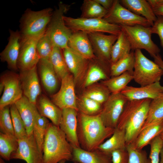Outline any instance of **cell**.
<instances>
[{
	"label": "cell",
	"mask_w": 163,
	"mask_h": 163,
	"mask_svg": "<svg viewBox=\"0 0 163 163\" xmlns=\"http://www.w3.org/2000/svg\"><path fill=\"white\" fill-rule=\"evenodd\" d=\"M115 129L106 126L98 114L89 115L78 112L77 133L80 147L92 151L97 149Z\"/></svg>",
	"instance_id": "cell-1"
},
{
	"label": "cell",
	"mask_w": 163,
	"mask_h": 163,
	"mask_svg": "<svg viewBox=\"0 0 163 163\" xmlns=\"http://www.w3.org/2000/svg\"><path fill=\"white\" fill-rule=\"evenodd\" d=\"M151 100H128L126 103L116 127L125 130L126 144L133 143L141 131Z\"/></svg>",
	"instance_id": "cell-2"
},
{
	"label": "cell",
	"mask_w": 163,
	"mask_h": 163,
	"mask_svg": "<svg viewBox=\"0 0 163 163\" xmlns=\"http://www.w3.org/2000/svg\"><path fill=\"white\" fill-rule=\"evenodd\" d=\"M73 149L59 126L50 123L43 145V163L71 161Z\"/></svg>",
	"instance_id": "cell-3"
},
{
	"label": "cell",
	"mask_w": 163,
	"mask_h": 163,
	"mask_svg": "<svg viewBox=\"0 0 163 163\" xmlns=\"http://www.w3.org/2000/svg\"><path fill=\"white\" fill-rule=\"evenodd\" d=\"M53 13L52 9L50 8L39 11L27 9L20 20V42L43 34Z\"/></svg>",
	"instance_id": "cell-4"
},
{
	"label": "cell",
	"mask_w": 163,
	"mask_h": 163,
	"mask_svg": "<svg viewBox=\"0 0 163 163\" xmlns=\"http://www.w3.org/2000/svg\"><path fill=\"white\" fill-rule=\"evenodd\" d=\"M134 55L133 74L134 81L141 86L159 82L163 75V69L146 57L141 50H135Z\"/></svg>",
	"instance_id": "cell-5"
},
{
	"label": "cell",
	"mask_w": 163,
	"mask_h": 163,
	"mask_svg": "<svg viewBox=\"0 0 163 163\" xmlns=\"http://www.w3.org/2000/svg\"><path fill=\"white\" fill-rule=\"evenodd\" d=\"M69 6L60 2L58 7L53 12L46 32L50 37L54 45L62 50L68 46L69 39L73 32L66 25L64 19V14Z\"/></svg>",
	"instance_id": "cell-6"
},
{
	"label": "cell",
	"mask_w": 163,
	"mask_h": 163,
	"mask_svg": "<svg viewBox=\"0 0 163 163\" xmlns=\"http://www.w3.org/2000/svg\"><path fill=\"white\" fill-rule=\"evenodd\" d=\"M120 26L129 42L132 51L144 49L153 58L159 54L160 49L151 39V27L140 25Z\"/></svg>",
	"instance_id": "cell-7"
},
{
	"label": "cell",
	"mask_w": 163,
	"mask_h": 163,
	"mask_svg": "<svg viewBox=\"0 0 163 163\" xmlns=\"http://www.w3.org/2000/svg\"><path fill=\"white\" fill-rule=\"evenodd\" d=\"M64 19L66 25L73 32L106 33L119 35L122 31L120 26L110 23L103 18H74L64 16Z\"/></svg>",
	"instance_id": "cell-8"
},
{
	"label": "cell",
	"mask_w": 163,
	"mask_h": 163,
	"mask_svg": "<svg viewBox=\"0 0 163 163\" xmlns=\"http://www.w3.org/2000/svg\"><path fill=\"white\" fill-rule=\"evenodd\" d=\"M103 19L110 23L120 26L140 25L152 27L150 23L145 18L132 12L117 0L114 1L112 7Z\"/></svg>",
	"instance_id": "cell-9"
},
{
	"label": "cell",
	"mask_w": 163,
	"mask_h": 163,
	"mask_svg": "<svg viewBox=\"0 0 163 163\" xmlns=\"http://www.w3.org/2000/svg\"><path fill=\"white\" fill-rule=\"evenodd\" d=\"M121 92L111 93L103 104L98 113L104 124L107 127L115 129L124 107L128 101Z\"/></svg>",
	"instance_id": "cell-10"
},
{
	"label": "cell",
	"mask_w": 163,
	"mask_h": 163,
	"mask_svg": "<svg viewBox=\"0 0 163 163\" xmlns=\"http://www.w3.org/2000/svg\"><path fill=\"white\" fill-rule=\"evenodd\" d=\"M59 90L51 96L52 102L62 110L71 108L78 111L75 92V82L72 75L69 74L61 80Z\"/></svg>",
	"instance_id": "cell-11"
},
{
	"label": "cell",
	"mask_w": 163,
	"mask_h": 163,
	"mask_svg": "<svg viewBox=\"0 0 163 163\" xmlns=\"http://www.w3.org/2000/svg\"><path fill=\"white\" fill-rule=\"evenodd\" d=\"M1 81L4 89L0 100V110L14 104L23 95L19 75L7 73L2 77Z\"/></svg>",
	"instance_id": "cell-12"
},
{
	"label": "cell",
	"mask_w": 163,
	"mask_h": 163,
	"mask_svg": "<svg viewBox=\"0 0 163 163\" xmlns=\"http://www.w3.org/2000/svg\"><path fill=\"white\" fill-rule=\"evenodd\" d=\"M17 141L18 148L12 154L11 159H21L27 163H43V154L39 150L33 134Z\"/></svg>",
	"instance_id": "cell-13"
},
{
	"label": "cell",
	"mask_w": 163,
	"mask_h": 163,
	"mask_svg": "<svg viewBox=\"0 0 163 163\" xmlns=\"http://www.w3.org/2000/svg\"><path fill=\"white\" fill-rule=\"evenodd\" d=\"M41 36L20 42L21 47L17 66L20 71L37 66L40 59L37 50V45Z\"/></svg>",
	"instance_id": "cell-14"
},
{
	"label": "cell",
	"mask_w": 163,
	"mask_h": 163,
	"mask_svg": "<svg viewBox=\"0 0 163 163\" xmlns=\"http://www.w3.org/2000/svg\"><path fill=\"white\" fill-rule=\"evenodd\" d=\"M19 75L23 95L31 103L36 105L41 92L37 66L21 71Z\"/></svg>",
	"instance_id": "cell-15"
},
{
	"label": "cell",
	"mask_w": 163,
	"mask_h": 163,
	"mask_svg": "<svg viewBox=\"0 0 163 163\" xmlns=\"http://www.w3.org/2000/svg\"><path fill=\"white\" fill-rule=\"evenodd\" d=\"M88 35L94 52H96L103 61L110 64L111 49L118 35L101 33H90Z\"/></svg>",
	"instance_id": "cell-16"
},
{
	"label": "cell",
	"mask_w": 163,
	"mask_h": 163,
	"mask_svg": "<svg viewBox=\"0 0 163 163\" xmlns=\"http://www.w3.org/2000/svg\"><path fill=\"white\" fill-rule=\"evenodd\" d=\"M62 110V119L59 125L67 140L73 148H81L77 133L78 111L71 108Z\"/></svg>",
	"instance_id": "cell-17"
},
{
	"label": "cell",
	"mask_w": 163,
	"mask_h": 163,
	"mask_svg": "<svg viewBox=\"0 0 163 163\" xmlns=\"http://www.w3.org/2000/svg\"><path fill=\"white\" fill-rule=\"evenodd\" d=\"M121 93L128 100H152L163 93V86L159 82L139 87L127 86Z\"/></svg>",
	"instance_id": "cell-18"
},
{
	"label": "cell",
	"mask_w": 163,
	"mask_h": 163,
	"mask_svg": "<svg viewBox=\"0 0 163 163\" xmlns=\"http://www.w3.org/2000/svg\"><path fill=\"white\" fill-rule=\"evenodd\" d=\"M62 50L67 67L76 83L82 78L85 73L88 60L69 47Z\"/></svg>",
	"instance_id": "cell-19"
},
{
	"label": "cell",
	"mask_w": 163,
	"mask_h": 163,
	"mask_svg": "<svg viewBox=\"0 0 163 163\" xmlns=\"http://www.w3.org/2000/svg\"><path fill=\"white\" fill-rule=\"evenodd\" d=\"M20 31L10 30V36L8 43L1 53V60L6 62L11 69H18L17 63L20 53L21 44Z\"/></svg>",
	"instance_id": "cell-20"
},
{
	"label": "cell",
	"mask_w": 163,
	"mask_h": 163,
	"mask_svg": "<svg viewBox=\"0 0 163 163\" xmlns=\"http://www.w3.org/2000/svg\"><path fill=\"white\" fill-rule=\"evenodd\" d=\"M14 104L25 125L27 135L33 134V129L39 113L36 104L31 103L24 96Z\"/></svg>",
	"instance_id": "cell-21"
},
{
	"label": "cell",
	"mask_w": 163,
	"mask_h": 163,
	"mask_svg": "<svg viewBox=\"0 0 163 163\" xmlns=\"http://www.w3.org/2000/svg\"><path fill=\"white\" fill-rule=\"evenodd\" d=\"M68 46L87 60L95 57L88 34L86 32H73L69 39Z\"/></svg>",
	"instance_id": "cell-22"
},
{
	"label": "cell",
	"mask_w": 163,
	"mask_h": 163,
	"mask_svg": "<svg viewBox=\"0 0 163 163\" xmlns=\"http://www.w3.org/2000/svg\"><path fill=\"white\" fill-rule=\"evenodd\" d=\"M41 80L45 90L49 94L53 93L58 85V79L50 60L40 59L38 63Z\"/></svg>",
	"instance_id": "cell-23"
},
{
	"label": "cell",
	"mask_w": 163,
	"mask_h": 163,
	"mask_svg": "<svg viewBox=\"0 0 163 163\" xmlns=\"http://www.w3.org/2000/svg\"><path fill=\"white\" fill-rule=\"evenodd\" d=\"M74 163H112L111 156L97 149L88 151L73 148L72 160Z\"/></svg>",
	"instance_id": "cell-24"
},
{
	"label": "cell",
	"mask_w": 163,
	"mask_h": 163,
	"mask_svg": "<svg viewBox=\"0 0 163 163\" xmlns=\"http://www.w3.org/2000/svg\"><path fill=\"white\" fill-rule=\"evenodd\" d=\"M36 106L41 115L49 119L53 124L59 126L62 117L61 109L43 95L39 97Z\"/></svg>",
	"instance_id": "cell-25"
},
{
	"label": "cell",
	"mask_w": 163,
	"mask_h": 163,
	"mask_svg": "<svg viewBox=\"0 0 163 163\" xmlns=\"http://www.w3.org/2000/svg\"><path fill=\"white\" fill-rule=\"evenodd\" d=\"M120 3L130 11L145 18L153 26L157 17L147 0H121Z\"/></svg>",
	"instance_id": "cell-26"
},
{
	"label": "cell",
	"mask_w": 163,
	"mask_h": 163,
	"mask_svg": "<svg viewBox=\"0 0 163 163\" xmlns=\"http://www.w3.org/2000/svg\"><path fill=\"white\" fill-rule=\"evenodd\" d=\"M163 130V120L142 129L134 141L132 143L136 148L142 149L159 135Z\"/></svg>",
	"instance_id": "cell-27"
},
{
	"label": "cell",
	"mask_w": 163,
	"mask_h": 163,
	"mask_svg": "<svg viewBox=\"0 0 163 163\" xmlns=\"http://www.w3.org/2000/svg\"><path fill=\"white\" fill-rule=\"evenodd\" d=\"M126 148V133L124 130L116 127L112 136L100 145L97 149L111 156L113 151Z\"/></svg>",
	"instance_id": "cell-28"
},
{
	"label": "cell",
	"mask_w": 163,
	"mask_h": 163,
	"mask_svg": "<svg viewBox=\"0 0 163 163\" xmlns=\"http://www.w3.org/2000/svg\"><path fill=\"white\" fill-rule=\"evenodd\" d=\"M131 50L132 49L129 42L122 30L111 49L110 66L130 53Z\"/></svg>",
	"instance_id": "cell-29"
},
{
	"label": "cell",
	"mask_w": 163,
	"mask_h": 163,
	"mask_svg": "<svg viewBox=\"0 0 163 163\" xmlns=\"http://www.w3.org/2000/svg\"><path fill=\"white\" fill-rule=\"evenodd\" d=\"M162 120L163 93L151 100L149 107L147 117L142 129Z\"/></svg>",
	"instance_id": "cell-30"
},
{
	"label": "cell",
	"mask_w": 163,
	"mask_h": 163,
	"mask_svg": "<svg viewBox=\"0 0 163 163\" xmlns=\"http://www.w3.org/2000/svg\"><path fill=\"white\" fill-rule=\"evenodd\" d=\"M133 72H126L120 75L104 80L103 84L112 93L120 92L133 79Z\"/></svg>",
	"instance_id": "cell-31"
},
{
	"label": "cell",
	"mask_w": 163,
	"mask_h": 163,
	"mask_svg": "<svg viewBox=\"0 0 163 163\" xmlns=\"http://www.w3.org/2000/svg\"><path fill=\"white\" fill-rule=\"evenodd\" d=\"M108 11L95 0H85L82 7L81 17L86 18H103Z\"/></svg>",
	"instance_id": "cell-32"
},
{
	"label": "cell",
	"mask_w": 163,
	"mask_h": 163,
	"mask_svg": "<svg viewBox=\"0 0 163 163\" xmlns=\"http://www.w3.org/2000/svg\"><path fill=\"white\" fill-rule=\"evenodd\" d=\"M50 123L47 118L38 113L33 127V135L39 150L43 154V145Z\"/></svg>",
	"instance_id": "cell-33"
},
{
	"label": "cell",
	"mask_w": 163,
	"mask_h": 163,
	"mask_svg": "<svg viewBox=\"0 0 163 163\" xmlns=\"http://www.w3.org/2000/svg\"><path fill=\"white\" fill-rule=\"evenodd\" d=\"M135 62L134 52L132 51L110 66V76L112 77L116 76L126 71L133 72Z\"/></svg>",
	"instance_id": "cell-34"
},
{
	"label": "cell",
	"mask_w": 163,
	"mask_h": 163,
	"mask_svg": "<svg viewBox=\"0 0 163 163\" xmlns=\"http://www.w3.org/2000/svg\"><path fill=\"white\" fill-rule=\"evenodd\" d=\"M61 49L54 45L50 61L59 79L61 80L69 74Z\"/></svg>",
	"instance_id": "cell-35"
},
{
	"label": "cell",
	"mask_w": 163,
	"mask_h": 163,
	"mask_svg": "<svg viewBox=\"0 0 163 163\" xmlns=\"http://www.w3.org/2000/svg\"><path fill=\"white\" fill-rule=\"evenodd\" d=\"M84 91L83 95L103 104L108 99L110 92L103 84L90 85Z\"/></svg>",
	"instance_id": "cell-36"
},
{
	"label": "cell",
	"mask_w": 163,
	"mask_h": 163,
	"mask_svg": "<svg viewBox=\"0 0 163 163\" xmlns=\"http://www.w3.org/2000/svg\"><path fill=\"white\" fill-rule=\"evenodd\" d=\"M18 147L17 139L0 133V155L4 159L9 161L12 154Z\"/></svg>",
	"instance_id": "cell-37"
},
{
	"label": "cell",
	"mask_w": 163,
	"mask_h": 163,
	"mask_svg": "<svg viewBox=\"0 0 163 163\" xmlns=\"http://www.w3.org/2000/svg\"><path fill=\"white\" fill-rule=\"evenodd\" d=\"M102 105L83 95L77 100L78 112L87 115H93L98 114L101 110Z\"/></svg>",
	"instance_id": "cell-38"
},
{
	"label": "cell",
	"mask_w": 163,
	"mask_h": 163,
	"mask_svg": "<svg viewBox=\"0 0 163 163\" xmlns=\"http://www.w3.org/2000/svg\"><path fill=\"white\" fill-rule=\"evenodd\" d=\"M86 74L83 84V86L85 88L99 81L109 78L102 68L95 63L90 65Z\"/></svg>",
	"instance_id": "cell-39"
},
{
	"label": "cell",
	"mask_w": 163,
	"mask_h": 163,
	"mask_svg": "<svg viewBox=\"0 0 163 163\" xmlns=\"http://www.w3.org/2000/svg\"><path fill=\"white\" fill-rule=\"evenodd\" d=\"M54 45L50 36L46 32L39 39L37 50L40 59L50 60Z\"/></svg>",
	"instance_id": "cell-40"
},
{
	"label": "cell",
	"mask_w": 163,
	"mask_h": 163,
	"mask_svg": "<svg viewBox=\"0 0 163 163\" xmlns=\"http://www.w3.org/2000/svg\"><path fill=\"white\" fill-rule=\"evenodd\" d=\"M10 114L17 139L27 135L24 123L14 104L10 105Z\"/></svg>",
	"instance_id": "cell-41"
},
{
	"label": "cell",
	"mask_w": 163,
	"mask_h": 163,
	"mask_svg": "<svg viewBox=\"0 0 163 163\" xmlns=\"http://www.w3.org/2000/svg\"><path fill=\"white\" fill-rule=\"evenodd\" d=\"M0 128L2 133L17 139L9 106L0 110Z\"/></svg>",
	"instance_id": "cell-42"
},
{
	"label": "cell",
	"mask_w": 163,
	"mask_h": 163,
	"mask_svg": "<svg viewBox=\"0 0 163 163\" xmlns=\"http://www.w3.org/2000/svg\"><path fill=\"white\" fill-rule=\"evenodd\" d=\"M129 154L128 163H151L146 151L135 147L133 143L126 144Z\"/></svg>",
	"instance_id": "cell-43"
},
{
	"label": "cell",
	"mask_w": 163,
	"mask_h": 163,
	"mask_svg": "<svg viewBox=\"0 0 163 163\" xmlns=\"http://www.w3.org/2000/svg\"><path fill=\"white\" fill-rule=\"evenodd\" d=\"M163 144V140L159 135L153 139L149 144L150 150L149 158L151 163H159L160 155Z\"/></svg>",
	"instance_id": "cell-44"
},
{
	"label": "cell",
	"mask_w": 163,
	"mask_h": 163,
	"mask_svg": "<svg viewBox=\"0 0 163 163\" xmlns=\"http://www.w3.org/2000/svg\"><path fill=\"white\" fill-rule=\"evenodd\" d=\"M111 156L112 163H128L129 154L126 148L115 150Z\"/></svg>",
	"instance_id": "cell-45"
},
{
	"label": "cell",
	"mask_w": 163,
	"mask_h": 163,
	"mask_svg": "<svg viewBox=\"0 0 163 163\" xmlns=\"http://www.w3.org/2000/svg\"><path fill=\"white\" fill-rule=\"evenodd\" d=\"M157 19L151 27L152 34H157L160 38L161 45L163 49V16H157Z\"/></svg>",
	"instance_id": "cell-46"
},
{
	"label": "cell",
	"mask_w": 163,
	"mask_h": 163,
	"mask_svg": "<svg viewBox=\"0 0 163 163\" xmlns=\"http://www.w3.org/2000/svg\"><path fill=\"white\" fill-rule=\"evenodd\" d=\"M104 8L109 10L112 7L114 0H95Z\"/></svg>",
	"instance_id": "cell-47"
},
{
	"label": "cell",
	"mask_w": 163,
	"mask_h": 163,
	"mask_svg": "<svg viewBox=\"0 0 163 163\" xmlns=\"http://www.w3.org/2000/svg\"><path fill=\"white\" fill-rule=\"evenodd\" d=\"M153 11L156 16H163V4L156 5L152 8Z\"/></svg>",
	"instance_id": "cell-48"
},
{
	"label": "cell",
	"mask_w": 163,
	"mask_h": 163,
	"mask_svg": "<svg viewBox=\"0 0 163 163\" xmlns=\"http://www.w3.org/2000/svg\"><path fill=\"white\" fill-rule=\"evenodd\" d=\"M155 62L161 68L163 69V61L160 55H158L154 58Z\"/></svg>",
	"instance_id": "cell-49"
},
{
	"label": "cell",
	"mask_w": 163,
	"mask_h": 163,
	"mask_svg": "<svg viewBox=\"0 0 163 163\" xmlns=\"http://www.w3.org/2000/svg\"><path fill=\"white\" fill-rule=\"evenodd\" d=\"M160 156V160L159 163H163V144L161 150Z\"/></svg>",
	"instance_id": "cell-50"
},
{
	"label": "cell",
	"mask_w": 163,
	"mask_h": 163,
	"mask_svg": "<svg viewBox=\"0 0 163 163\" xmlns=\"http://www.w3.org/2000/svg\"><path fill=\"white\" fill-rule=\"evenodd\" d=\"M159 136L161 139L163 140V130L159 134Z\"/></svg>",
	"instance_id": "cell-51"
},
{
	"label": "cell",
	"mask_w": 163,
	"mask_h": 163,
	"mask_svg": "<svg viewBox=\"0 0 163 163\" xmlns=\"http://www.w3.org/2000/svg\"><path fill=\"white\" fill-rule=\"evenodd\" d=\"M0 163H5L4 160L2 158H0Z\"/></svg>",
	"instance_id": "cell-52"
},
{
	"label": "cell",
	"mask_w": 163,
	"mask_h": 163,
	"mask_svg": "<svg viewBox=\"0 0 163 163\" xmlns=\"http://www.w3.org/2000/svg\"><path fill=\"white\" fill-rule=\"evenodd\" d=\"M66 161L65 160H63L60 161L59 163H66Z\"/></svg>",
	"instance_id": "cell-53"
}]
</instances>
